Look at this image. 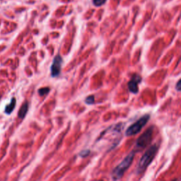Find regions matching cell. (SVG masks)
<instances>
[{
  "mask_svg": "<svg viewBox=\"0 0 181 181\" xmlns=\"http://www.w3.org/2000/svg\"><path fill=\"white\" fill-rule=\"evenodd\" d=\"M106 2V0H93L94 5L96 7H100V6L104 5Z\"/></svg>",
  "mask_w": 181,
  "mask_h": 181,
  "instance_id": "cell-11",
  "label": "cell"
},
{
  "mask_svg": "<svg viewBox=\"0 0 181 181\" xmlns=\"http://www.w3.org/2000/svg\"><path fill=\"white\" fill-rule=\"evenodd\" d=\"M62 64V59L60 55H56L53 59V62L51 66V76L52 77H57L59 75L61 72Z\"/></svg>",
  "mask_w": 181,
  "mask_h": 181,
  "instance_id": "cell-5",
  "label": "cell"
},
{
  "mask_svg": "<svg viewBox=\"0 0 181 181\" xmlns=\"http://www.w3.org/2000/svg\"><path fill=\"white\" fill-rule=\"evenodd\" d=\"M16 98H12L10 103L6 106L5 113H7V114H11V113H12V111L14 110V108H15V106H16Z\"/></svg>",
  "mask_w": 181,
  "mask_h": 181,
  "instance_id": "cell-8",
  "label": "cell"
},
{
  "mask_svg": "<svg viewBox=\"0 0 181 181\" xmlns=\"http://www.w3.org/2000/svg\"><path fill=\"white\" fill-rule=\"evenodd\" d=\"M95 101V98L94 96H89L85 99V103L88 105H91L94 103Z\"/></svg>",
  "mask_w": 181,
  "mask_h": 181,
  "instance_id": "cell-10",
  "label": "cell"
},
{
  "mask_svg": "<svg viewBox=\"0 0 181 181\" xmlns=\"http://www.w3.org/2000/svg\"><path fill=\"white\" fill-rule=\"evenodd\" d=\"M50 88L49 87H44V88H41L38 90V94L40 96H43L45 95H47L49 92H50Z\"/></svg>",
  "mask_w": 181,
  "mask_h": 181,
  "instance_id": "cell-9",
  "label": "cell"
},
{
  "mask_svg": "<svg viewBox=\"0 0 181 181\" xmlns=\"http://www.w3.org/2000/svg\"><path fill=\"white\" fill-rule=\"evenodd\" d=\"M90 150L89 149H85V150H83V151H81V152H80L79 154V156H81V158H84V157H86V156H88V155L90 154Z\"/></svg>",
  "mask_w": 181,
  "mask_h": 181,
  "instance_id": "cell-12",
  "label": "cell"
},
{
  "mask_svg": "<svg viewBox=\"0 0 181 181\" xmlns=\"http://www.w3.org/2000/svg\"><path fill=\"white\" fill-rule=\"evenodd\" d=\"M158 149V146L156 144H154L150 147L145 153L143 154L141 158L139 160L138 165L137 167V173L141 174L145 171L148 166L150 165L152 161L154 160V157L156 155Z\"/></svg>",
  "mask_w": 181,
  "mask_h": 181,
  "instance_id": "cell-1",
  "label": "cell"
},
{
  "mask_svg": "<svg viewBox=\"0 0 181 181\" xmlns=\"http://www.w3.org/2000/svg\"><path fill=\"white\" fill-rule=\"evenodd\" d=\"M28 110V103L25 102L22 105L19 111H18V118L21 119H24L26 116V114H27Z\"/></svg>",
  "mask_w": 181,
  "mask_h": 181,
  "instance_id": "cell-7",
  "label": "cell"
},
{
  "mask_svg": "<svg viewBox=\"0 0 181 181\" xmlns=\"http://www.w3.org/2000/svg\"><path fill=\"white\" fill-rule=\"evenodd\" d=\"M154 127H151L145 131L141 136L137 139V142H136V148L138 149H143L147 147L149 143L151 142L152 137H153Z\"/></svg>",
  "mask_w": 181,
  "mask_h": 181,
  "instance_id": "cell-4",
  "label": "cell"
},
{
  "mask_svg": "<svg viewBox=\"0 0 181 181\" xmlns=\"http://www.w3.org/2000/svg\"><path fill=\"white\" fill-rule=\"evenodd\" d=\"M0 98H1V94H0Z\"/></svg>",
  "mask_w": 181,
  "mask_h": 181,
  "instance_id": "cell-14",
  "label": "cell"
},
{
  "mask_svg": "<svg viewBox=\"0 0 181 181\" xmlns=\"http://www.w3.org/2000/svg\"><path fill=\"white\" fill-rule=\"evenodd\" d=\"M141 81V78L138 75H134L132 79L128 82V89L131 93L137 94L138 93L139 84Z\"/></svg>",
  "mask_w": 181,
  "mask_h": 181,
  "instance_id": "cell-6",
  "label": "cell"
},
{
  "mask_svg": "<svg viewBox=\"0 0 181 181\" xmlns=\"http://www.w3.org/2000/svg\"><path fill=\"white\" fill-rule=\"evenodd\" d=\"M135 155V151H132L122 160V161L118 166H117L113 170L111 176H112V178L113 180H120V179L122 178L125 173L127 171V170L128 169L129 166H131L132 163Z\"/></svg>",
  "mask_w": 181,
  "mask_h": 181,
  "instance_id": "cell-2",
  "label": "cell"
},
{
  "mask_svg": "<svg viewBox=\"0 0 181 181\" xmlns=\"http://www.w3.org/2000/svg\"><path fill=\"white\" fill-rule=\"evenodd\" d=\"M149 115L146 114L144 116H143L141 118H139L138 120L136 121L135 123H133L132 125H130V126L127 129L126 132H125V135H126L127 137H129V136L137 135L139 132H140V131L142 129L143 127H144L146 124L148 122V121L149 120Z\"/></svg>",
  "mask_w": 181,
  "mask_h": 181,
  "instance_id": "cell-3",
  "label": "cell"
},
{
  "mask_svg": "<svg viewBox=\"0 0 181 181\" xmlns=\"http://www.w3.org/2000/svg\"><path fill=\"white\" fill-rule=\"evenodd\" d=\"M180 80H178V83H177V84H176V89H177V91H180Z\"/></svg>",
  "mask_w": 181,
  "mask_h": 181,
  "instance_id": "cell-13",
  "label": "cell"
}]
</instances>
